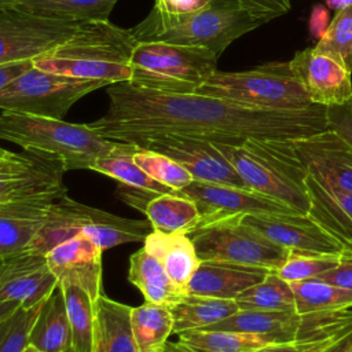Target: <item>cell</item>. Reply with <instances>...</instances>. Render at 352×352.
Wrapping results in <instances>:
<instances>
[{
	"label": "cell",
	"mask_w": 352,
	"mask_h": 352,
	"mask_svg": "<svg viewBox=\"0 0 352 352\" xmlns=\"http://www.w3.org/2000/svg\"><path fill=\"white\" fill-rule=\"evenodd\" d=\"M107 111L89 125L103 138L133 143L151 135H180L221 144L249 139L297 140L329 129L327 107L264 109L201 95L139 88L129 82L106 87Z\"/></svg>",
	"instance_id": "1"
},
{
	"label": "cell",
	"mask_w": 352,
	"mask_h": 352,
	"mask_svg": "<svg viewBox=\"0 0 352 352\" xmlns=\"http://www.w3.org/2000/svg\"><path fill=\"white\" fill-rule=\"evenodd\" d=\"M136 37L109 21L80 23L76 33L55 50L33 59V66L77 78L109 84L131 80L129 56Z\"/></svg>",
	"instance_id": "2"
},
{
	"label": "cell",
	"mask_w": 352,
	"mask_h": 352,
	"mask_svg": "<svg viewBox=\"0 0 352 352\" xmlns=\"http://www.w3.org/2000/svg\"><path fill=\"white\" fill-rule=\"evenodd\" d=\"M246 187L307 214L308 172L293 140L249 139L242 144L214 143Z\"/></svg>",
	"instance_id": "3"
},
{
	"label": "cell",
	"mask_w": 352,
	"mask_h": 352,
	"mask_svg": "<svg viewBox=\"0 0 352 352\" xmlns=\"http://www.w3.org/2000/svg\"><path fill=\"white\" fill-rule=\"evenodd\" d=\"M267 22L235 0H212L205 8L187 15L160 16L150 12L131 30L139 41L204 47L220 58L234 40Z\"/></svg>",
	"instance_id": "4"
},
{
	"label": "cell",
	"mask_w": 352,
	"mask_h": 352,
	"mask_svg": "<svg viewBox=\"0 0 352 352\" xmlns=\"http://www.w3.org/2000/svg\"><path fill=\"white\" fill-rule=\"evenodd\" d=\"M0 139L23 150L58 157L67 170L88 169L111 153L120 142L103 138L89 124H73L63 118L18 111L0 113Z\"/></svg>",
	"instance_id": "5"
},
{
	"label": "cell",
	"mask_w": 352,
	"mask_h": 352,
	"mask_svg": "<svg viewBox=\"0 0 352 352\" xmlns=\"http://www.w3.org/2000/svg\"><path fill=\"white\" fill-rule=\"evenodd\" d=\"M151 231L147 219L121 217L81 204L65 192L54 199L45 224L26 250L45 254L59 242L77 234L107 250L122 243L143 242Z\"/></svg>",
	"instance_id": "6"
},
{
	"label": "cell",
	"mask_w": 352,
	"mask_h": 352,
	"mask_svg": "<svg viewBox=\"0 0 352 352\" xmlns=\"http://www.w3.org/2000/svg\"><path fill=\"white\" fill-rule=\"evenodd\" d=\"M219 56L208 48L168 41H136L129 56L131 85L175 94H195L217 70Z\"/></svg>",
	"instance_id": "7"
},
{
	"label": "cell",
	"mask_w": 352,
	"mask_h": 352,
	"mask_svg": "<svg viewBox=\"0 0 352 352\" xmlns=\"http://www.w3.org/2000/svg\"><path fill=\"white\" fill-rule=\"evenodd\" d=\"M264 109L314 106L294 77L290 63L268 62L245 72H213L195 91Z\"/></svg>",
	"instance_id": "8"
},
{
	"label": "cell",
	"mask_w": 352,
	"mask_h": 352,
	"mask_svg": "<svg viewBox=\"0 0 352 352\" xmlns=\"http://www.w3.org/2000/svg\"><path fill=\"white\" fill-rule=\"evenodd\" d=\"M188 235L201 261H223L275 271L290 254L246 224L243 216L201 223Z\"/></svg>",
	"instance_id": "9"
},
{
	"label": "cell",
	"mask_w": 352,
	"mask_h": 352,
	"mask_svg": "<svg viewBox=\"0 0 352 352\" xmlns=\"http://www.w3.org/2000/svg\"><path fill=\"white\" fill-rule=\"evenodd\" d=\"M107 85L103 80L77 78L30 66L0 94V110L63 118L78 99Z\"/></svg>",
	"instance_id": "10"
},
{
	"label": "cell",
	"mask_w": 352,
	"mask_h": 352,
	"mask_svg": "<svg viewBox=\"0 0 352 352\" xmlns=\"http://www.w3.org/2000/svg\"><path fill=\"white\" fill-rule=\"evenodd\" d=\"M80 23L47 19L16 6L0 8V65L33 60L69 40Z\"/></svg>",
	"instance_id": "11"
},
{
	"label": "cell",
	"mask_w": 352,
	"mask_h": 352,
	"mask_svg": "<svg viewBox=\"0 0 352 352\" xmlns=\"http://www.w3.org/2000/svg\"><path fill=\"white\" fill-rule=\"evenodd\" d=\"M132 144L165 154L184 166L195 182L246 187L234 166L209 140L180 135H151Z\"/></svg>",
	"instance_id": "12"
},
{
	"label": "cell",
	"mask_w": 352,
	"mask_h": 352,
	"mask_svg": "<svg viewBox=\"0 0 352 352\" xmlns=\"http://www.w3.org/2000/svg\"><path fill=\"white\" fill-rule=\"evenodd\" d=\"M63 162L51 154L23 150L0 164V204L66 191Z\"/></svg>",
	"instance_id": "13"
},
{
	"label": "cell",
	"mask_w": 352,
	"mask_h": 352,
	"mask_svg": "<svg viewBox=\"0 0 352 352\" xmlns=\"http://www.w3.org/2000/svg\"><path fill=\"white\" fill-rule=\"evenodd\" d=\"M246 224L280 248L297 254L345 256V246L308 214L261 213L243 216Z\"/></svg>",
	"instance_id": "14"
},
{
	"label": "cell",
	"mask_w": 352,
	"mask_h": 352,
	"mask_svg": "<svg viewBox=\"0 0 352 352\" xmlns=\"http://www.w3.org/2000/svg\"><path fill=\"white\" fill-rule=\"evenodd\" d=\"M177 192L190 198L197 205L201 216L199 224L231 216L294 212L287 205L249 187L194 180Z\"/></svg>",
	"instance_id": "15"
},
{
	"label": "cell",
	"mask_w": 352,
	"mask_h": 352,
	"mask_svg": "<svg viewBox=\"0 0 352 352\" xmlns=\"http://www.w3.org/2000/svg\"><path fill=\"white\" fill-rule=\"evenodd\" d=\"M289 63L314 104L330 107L352 99V72L337 58L308 47L296 52Z\"/></svg>",
	"instance_id": "16"
},
{
	"label": "cell",
	"mask_w": 352,
	"mask_h": 352,
	"mask_svg": "<svg viewBox=\"0 0 352 352\" xmlns=\"http://www.w3.org/2000/svg\"><path fill=\"white\" fill-rule=\"evenodd\" d=\"M56 287L58 280L45 254L25 249L0 257V301L12 300L22 307H34Z\"/></svg>",
	"instance_id": "17"
},
{
	"label": "cell",
	"mask_w": 352,
	"mask_h": 352,
	"mask_svg": "<svg viewBox=\"0 0 352 352\" xmlns=\"http://www.w3.org/2000/svg\"><path fill=\"white\" fill-rule=\"evenodd\" d=\"M293 144L309 175L352 192V146L341 135L329 128Z\"/></svg>",
	"instance_id": "18"
},
{
	"label": "cell",
	"mask_w": 352,
	"mask_h": 352,
	"mask_svg": "<svg viewBox=\"0 0 352 352\" xmlns=\"http://www.w3.org/2000/svg\"><path fill=\"white\" fill-rule=\"evenodd\" d=\"M103 249L89 238L73 235L45 253L47 264L58 285H76L96 300L103 294L102 254Z\"/></svg>",
	"instance_id": "19"
},
{
	"label": "cell",
	"mask_w": 352,
	"mask_h": 352,
	"mask_svg": "<svg viewBox=\"0 0 352 352\" xmlns=\"http://www.w3.org/2000/svg\"><path fill=\"white\" fill-rule=\"evenodd\" d=\"M59 195L0 204V257L30 246L48 219L51 204Z\"/></svg>",
	"instance_id": "20"
},
{
	"label": "cell",
	"mask_w": 352,
	"mask_h": 352,
	"mask_svg": "<svg viewBox=\"0 0 352 352\" xmlns=\"http://www.w3.org/2000/svg\"><path fill=\"white\" fill-rule=\"evenodd\" d=\"M308 194L307 214L338 239L352 253V192L340 190L309 175L305 180Z\"/></svg>",
	"instance_id": "21"
},
{
	"label": "cell",
	"mask_w": 352,
	"mask_h": 352,
	"mask_svg": "<svg viewBox=\"0 0 352 352\" xmlns=\"http://www.w3.org/2000/svg\"><path fill=\"white\" fill-rule=\"evenodd\" d=\"M270 270L223 261H201L186 286V294L235 300L242 292L261 282Z\"/></svg>",
	"instance_id": "22"
},
{
	"label": "cell",
	"mask_w": 352,
	"mask_h": 352,
	"mask_svg": "<svg viewBox=\"0 0 352 352\" xmlns=\"http://www.w3.org/2000/svg\"><path fill=\"white\" fill-rule=\"evenodd\" d=\"M131 309L104 294L94 301L92 352H139L132 334Z\"/></svg>",
	"instance_id": "23"
},
{
	"label": "cell",
	"mask_w": 352,
	"mask_h": 352,
	"mask_svg": "<svg viewBox=\"0 0 352 352\" xmlns=\"http://www.w3.org/2000/svg\"><path fill=\"white\" fill-rule=\"evenodd\" d=\"M143 248L162 264L170 279L186 293V286L201 264L190 235L153 230L143 241Z\"/></svg>",
	"instance_id": "24"
},
{
	"label": "cell",
	"mask_w": 352,
	"mask_h": 352,
	"mask_svg": "<svg viewBox=\"0 0 352 352\" xmlns=\"http://www.w3.org/2000/svg\"><path fill=\"white\" fill-rule=\"evenodd\" d=\"M128 280L139 289L148 302L173 305L186 293L168 275L162 264L144 248L129 257Z\"/></svg>",
	"instance_id": "25"
},
{
	"label": "cell",
	"mask_w": 352,
	"mask_h": 352,
	"mask_svg": "<svg viewBox=\"0 0 352 352\" xmlns=\"http://www.w3.org/2000/svg\"><path fill=\"white\" fill-rule=\"evenodd\" d=\"M29 345L38 352H70V324L59 286L43 302L29 334Z\"/></svg>",
	"instance_id": "26"
},
{
	"label": "cell",
	"mask_w": 352,
	"mask_h": 352,
	"mask_svg": "<svg viewBox=\"0 0 352 352\" xmlns=\"http://www.w3.org/2000/svg\"><path fill=\"white\" fill-rule=\"evenodd\" d=\"M118 0H15V6L34 15L73 23L109 21Z\"/></svg>",
	"instance_id": "27"
},
{
	"label": "cell",
	"mask_w": 352,
	"mask_h": 352,
	"mask_svg": "<svg viewBox=\"0 0 352 352\" xmlns=\"http://www.w3.org/2000/svg\"><path fill=\"white\" fill-rule=\"evenodd\" d=\"M235 300L184 294L170 305L173 315V334L202 330L231 316L238 311Z\"/></svg>",
	"instance_id": "28"
},
{
	"label": "cell",
	"mask_w": 352,
	"mask_h": 352,
	"mask_svg": "<svg viewBox=\"0 0 352 352\" xmlns=\"http://www.w3.org/2000/svg\"><path fill=\"white\" fill-rule=\"evenodd\" d=\"M144 214L154 231L166 234H190L201 221L197 205L177 191L155 195L146 205Z\"/></svg>",
	"instance_id": "29"
},
{
	"label": "cell",
	"mask_w": 352,
	"mask_h": 352,
	"mask_svg": "<svg viewBox=\"0 0 352 352\" xmlns=\"http://www.w3.org/2000/svg\"><path fill=\"white\" fill-rule=\"evenodd\" d=\"M138 150L136 144L120 142L118 146L109 154L98 158L91 170L109 176L117 180L120 184L151 191L155 194L173 192L172 188L150 177L135 161L133 153Z\"/></svg>",
	"instance_id": "30"
},
{
	"label": "cell",
	"mask_w": 352,
	"mask_h": 352,
	"mask_svg": "<svg viewBox=\"0 0 352 352\" xmlns=\"http://www.w3.org/2000/svg\"><path fill=\"white\" fill-rule=\"evenodd\" d=\"M131 326L139 352H160L173 334L170 307L146 301L131 309Z\"/></svg>",
	"instance_id": "31"
},
{
	"label": "cell",
	"mask_w": 352,
	"mask_h": 352,
	"mask_svg": "<svg viewBox=\"0 0 352 352\" xmlns=\"http://www.w3.org/2000/svg\"><path fill=\"white\" fill-rule=\"evenodd\" d=\"M296 311L302 315L352 309V289L320 279L290 283Z\"/></svg>",
	"instance_id": "32"
},
{
	"label": "cell",
	"mask_w": 352,
	"mask_h": 352,
	"mask_svg": "<svg viewBox=\"0 0 352 352\" xmlns=\"http://www.w3.org/2000/svg\"><path fill=\"white\" fill-rule=\"evenodd\" d=\"M177 336V342L208 352H256L264 346L285 342L270 336L228 330H191Z\"/></svg>",
	"instance_id": "33"
},
{
	"label": "cell",
	"mask_w": 352,
	"mask_h": 352,
	"mask_svg": "<svg viewBox=\"0 0 352 352\" xmlns=\"http://www.w3.org/2000/svg\"><path fill=\"white\" fill-rule=\"evenodd\" d=\"M65 296L70 324V352H92L94 298L76 285H58Z\"/></svg>",
	"instance_id": "34"
},
{
	"label": "cell",
	"mask_w": 352,
	"mask_h": 352,
	"mask_svg": "<svg viewBox=\"0 0 352 352\" xmlns=\"http://www.w3.org/2000/svg\"><path fill=\"white\" fill-rule=\"evenodd\" d=\"M235 302L239 309L296 311L290 283L276 275L275 271H270L261 282L242 292Z\"/></svg>",
	"instance_id": "35"
},
{
	"label": "cell",
	"mask_w": 352,
	"mask_h": 352,
	"mask_svg": "<svg viewBox=\"0 0 352 352\" xmlns=\"http://www.w3.org/2000/svg\"><path fill=\"white\" fill-rule=\"evenodd\" d=\"M133 161L150 177L172 188L173 191H180L194 182L192 176L184 166L165 154L138 146V150L133 153Z\"/></svg>",
	"instance_id": "36"
},
{
	"label": "cell",
	"mask_w": 352,
	"mask_h": 352,
	"mask_svg": "<svg viewBox=\"0 0 352 352\" xmlns=\"http://www.w3.org/2000/svg\"><path fill=\"white\" fill-rule=\"evenodd\" d=\"M315 47L337 58L352 72V6L334 12L324 36Z\"/></svg>",
	"instance_id": "37"
},
{
	"label": "cell",
	"mask_w": 352,
	"mask_h": 352,
	"mask_svg": "<svg viewBox=\"0 0 352 352\" xmlns=\"http://www.w3.org/2000/svg\"><path fill=\"white\" fill-rule=\"evenodd\" d=\"M344 256H314V254H297L290 253L286 261L275 270L283 280L304 282L309 279H316L322 274L336 268Z\"/></svg>",
	"instance_id": "38"
},
{
	"label": "cell",
	"mask_w": 352,
	"mask_h": 352,
	"mask_svg": "<svg viewBox=\"0 0 352 352\" xmlns=\"http://www.w3.org/2000/svg\"><path fill=\"white\" fill-rule=\"evenodd\" d=\"M43 302L34 307H21L8 319L0 323V352L25 351L29 345V334Z\"/></svg>",
	"instance_id": "39"
},
{
	"label": "cell",
	"mask_w": 352,
	"mask_h": 352,
	"mask_svg": "<svg viewBox=\"0 0 352 352\" xmlns=\"http://www.w3.org/2000/svg\"><path fill=\"white\" fill-rule=\"evenodd\" d=\"M351 327H352V322L336 330L318 333V334L294 340V341L272 344L256 352H324L336 340H338Z\"/></svg>",
	"instance_id": "40"
},
{
	"label": "cell",
	"mask_w": 352,
	"mask_h": 352,
	"mask_svg": "<svg viewBox=\"0 0 352 352\" xmlns=\"http://www.w3.org/2000/svg\"><path fill=\"white\" fill-rule=\"evenodd\" d=\"M212 0H155L151 12L160 16H180L205 8Z\"/></svg>",
	"instance_id": "41"
},
{
	"label": "cell",
	"mask_w": 352,
	"mask_h": 352,
	"mask_svg": "<svg viewBox=\"0 0 352 352\" xmlns=\"http://www.w3.org/2000/svg\"><path fill=\"white\" fill-rule=\"evenodd\" d=\"M327 121L329 128L352 146V99L344 104L327 107Z\"/></svg>",
	"instance_id": "42"
},
{
	"label": "cell",
	"mask_w": 352,
	"mask_h": 352,
	"mask_svg": "<svg viewBox=\"0 0 352 352\" xmlns=\"http://www.w3.org/2000/svg\"><path fill=\"white\" fill-rule=\"evenodd\" d=\"M253 14L271 21L290 11V0H235Z\"/></svg>",
	"instance_id": "43"
},
{
	"label": "cell",
	"mask_w": 352,
	"mask_h": 352,
	"mask_svg": "<svg viewBox=\"0 0 352 352\" xmlns=\"http://www.w3.org/2000/svg\"><path fill=\"white\" fill-rule=\"evenodd\" d=\"M316 279L352 289V256L345 254L336 268L322 274Z\"/></svg>",
	"instance_id": "44"
},
{
	"label": "cell",
	"mask_w": 352,
	"mask_h": 352,
	"mask_svg": "<svg viewBox=\"0 0 352 352\" xmlns=\"http://www.w3.org/2000/svg\"><path fill=\"white\" fill-rule=\"evenodd\" d=\"M330 21H331L330 10L326 6H323V4L314 6L311 15H309L308 28H309L312 37L316 41H319L324 36V33L330 25Z\"/></svg>",
	"instance_id": "45"
},
{
	"label": "cell",
	"mask_w": 352,
	"mask_h": 352,
	"mask_svg": "<svg viewBox=\"0 0 352 352\" xmlns=\"http://www.w3.org/2000/svg\"><path fill=\"white\" fill-rule=\"evenodd\" d=\"M117 194L124 202H126L128 205L139 209L143 213L146 210V205L148 204V201L153 199L155 195H160V194H155V192H151V191L139 190V188L128 187V186H124V184L118 186Z\"/></svg>",
	"instance_id": "46"
},
{
	"label": "cell",
	"mask_w": 352,
	"mask_h": 352,
	"mask_svg": "<svg viewBox=\"0 0 352 352\" xmlns=\"http://www.w3.org/2000/svg\"><path fill=\"white\" fill-rule=\"evenodd\" d=\"M30 66H33V60H21L0 65V94L6 89L7 85H10L18 76H21Z\"/></svg>",
	"instance_id": "47"
},
{
	"label": "cell",
	"mask_w": 352,
	"mask_h": 352,
	"mask_svg": "<svg viewBox=\"0 0 352 352\" xmlns=\"http://www.w3.org/2000/svg\"><path fill=\"white\" fill-rule=\"evenodd\" d=\"M352 351V327L336 340L324 352H351Z\"/></svg>",
	"instance_id": "48"
},
{
	"label": "cell",
	"mask_w": 352,
	"mask_h": 352,
	"mask_svg": "<svg viewBox=\"0 0 352 352\" xmlns=\"http://www.w3.org/2000/svg\"><path fill=\"white\" fill-rule=\"evenodd\" d=\"M22 305L18 301H0V323L8 319L15 311H18Z\"/></svg>",
	"instance_id": "49"
},
{
	"label": "cell",
	"mask_w": 352,
	"mask_h": 352,
	"mask_svg": "<svg viewBox=\"0 0 352 352\" xmlns=\"http://www.w3.org/2000/svg\"><path fill=\"white\" fill-rule=\"evenodd\" d=\"M324 6L337 12V11H341V10H345L348 7L352 6V0H324Z\"/></svg>",
	"instance_id": "50"
},
{
	"label": "cell",
	"mask_w": 352,
	"mask_h": 352,
	"mask_svg": "<svg viewBox=\"0 0 352 352\" xmlns=\"http://www.w3.org/2000/svg\"><path fill=\"white\" fill-rule=\"evenodd\" d=\"M160 352H186V351L183 349V346H182L179 342L168 341Z\"/></svg>",
	"instance_id": "51"
},
{
	"label": "cell",
	"mask_w": 352,
	"mask_h": 352,
	"mask_svg": "<svg viewBox=\"0 0 352 352\" xmlns=\"http://www.w3.org/2000/svg\"><path fill=\"white\" fill-rule=\"evenodd\" d=\"M11 154H12V151H8V150H6L4 147L0 146V164H1L3 161H6Z\"/></svg>",
	"instance_id": "52"
},
{
	"label": "cell",
	"mask_w": 352,
	"mask_h": 352,
	"mask_svg": "<svg viewBox=\"0 0 352 352\" xmlns=\"http://www.w3.org/2000/svg\"><path fill=\"white\" fill-rule=\"evenodd\" d=\"M180 345L183 346V349L186 352H208V351H204V349H199V348H194V346H190V345H184V344H180Z\"/></svg>",
	"instance_id": "53"
},
{
	"label": "cell",
	"mask_w": 352,
	"mask_h": 352,
	"mask_svg": "<svg viewBox=\"0 0 352 352\" xmlns=\"http://www.w3.org/2000/svg\"><path fill=\"white\" fill-rule=\"evenodd\" d=\"M8 6H15V0H0V8Z\"/></svg>",
	"instance_id": "54"
},
{
	"label": "cell",
	"mask_w": 352,
	"mask_h": 352,
	"mask_svg": "<svg viewBox=\"0 0 352 352\" xmlns=\"http://www.w3.org/2000/svg\"><path fill=\"white\" fill-rule=\"evenodd\" d=\"M23 352H38L34 346H32V345H28L26 348H25V351Z\"/></svg>",
	"instance_id": "55"
},
{
	"label": "cell",
	"mask_w": 352,
	"mask_h": 352,
	"mask_svg": "<svg viewBox=\"0 0 352 352\" xmlns=\"http://www.w3.org/2000/svg\"><path fill=\"white\" fill-rule=\"evenodd\" d=\"M348 256H352V253H351V254H348Z\"/></svg>",
	"instance_id": "56"
}]
</instances>
